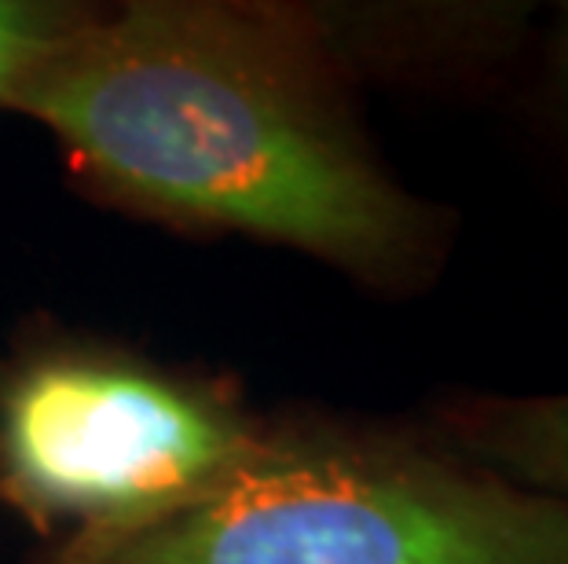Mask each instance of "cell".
<instances>
[{"instance_id": "cell-1", "label": "cell", "mask_w": 568, "mask_h": 564, "mask_svg": "<svg viewBox=\"0 0 568 564\" xmlns=\"http://www.w3.org/2000/svg\"><path fill=\"white\" fill-rule=\"evenodd\" d=\"M11 114L125 217L286 249L393 305L452 268L463 217L385 162L305 0H92Z\"/></svg>"}, {"instance_id": "cell-2", "label": "cell", "mask_w": 568, "mask_h": 564, "mask_svg": "<svg viewBox=\"0 0 568 564\" xmlns=\"http://www.w3.org/2000/svg\"><path fill=\"white\" fill-rule=\"evenodd\" d=\"M27 564H568V506L418 414L286 403L221 495L143 532L38 546Z\"/></svg>"}, {"instance_id": "cell-3", "label": "cell", "mask_w": 568, "mask_h": 564, "mask_svg": "<svg viewBox=\"0 0 568 564\" xmlns=\"http://www.w3.org/2000/svg\"><path fill=\"white\" fill-rule=\"evenodd\" d=\"M272 433L232 370L52 316L0 345V510L38 546L143 532L235 484Z\"/></svg>"}, {"instance_id": "cell-4", "label": "cell", "mask_w": 568, "mask_h": 564, "mask_svg": "<svg viewBox=\"0 0 568 564\" xmlns=\"http://www.w3.org/2000/svg\"><path fill=\"white\" fill-rule=\"evenodd\" d=\"M531 0H305L308 22L359 95L510 106L536 52Z\"/></svg>"}, {"instance_id": "cell-5", "label": "cell", "mask_w": 568, "mask_h": 564, "mask_svg": "<svg viewBox=\"0 0 568 564\" xmlns=\"http://www.w3.org/2000/svg\"><path fill=\"white\" fill-rule=\"evenodd\" d=\"M418 418L480 465L568 506V389H444Z\"/></svg>"}, {"instance_id": "cell-6", "label": "cell", "mask_w": 568, "mask_h": 564, "mask_svg": "<svg viewBox=\"0 0 568 564\" xmlns=\"http://www.w3.org/2000/svg\"><path fill=\"white\" fill-rule=\"evenodd\" d=\"M510 111L568 184V0L542 8L536 52Z\"/></svg>"}, {"instance_id": "cell-7", "label": "cell", "mask_w": 568, "mask_h": 564, "mask_svg": "<svg viewBox=\"0 0 568 564\" xmlns=\"http://www.w3.org/2000/svg\"><path fill=\"white\" fill-rule=\"evenodd\" d=\"M92 11V0H0V111Z\"/></svg>"}]
</instances>
